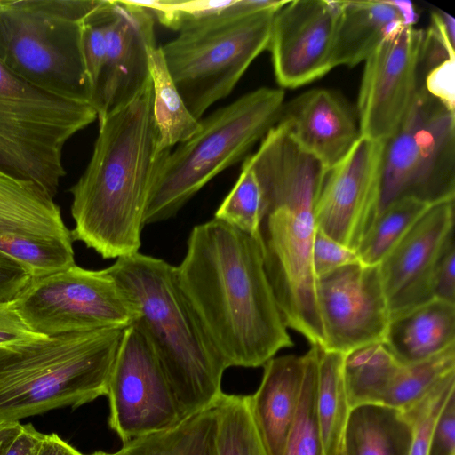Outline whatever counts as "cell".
Segmentation results:
<instances>
[{
  "mask_svg": "<svg viewBox=\"0 0 455 455\" xmlns=\"http://www.w3.org/2000/svg\"><path fill=\"white\" fill-rule=\"evenodd\" d=\"M406 197L431 205L455 197V111L429 94L424 84L385 141L379 214Z\"/></svg>",
  "mask_w": 455,
  "mask_h": 455,
  "instance_id": "cell-10",
  "label": "cell"
},
{
  "mask_svg": "<svg viewBox=\"0 0 455 455\" xmlns=\"http://www.w3.org/2000/svg\"><path fill=\"white\" fill-rule=\"evenodd\" d=\"M265 213L263 193L253 170L243 163L241 173L214 213V219L260 241Z\"/></svg>",
  "mask_w": 455,
  "mask_h": 455,
  "instance_id": "cell-32",
  "label": "cell"
},
{
  "mask_svg": "<svg viewBox=\"0 0 455 455\" xmlns=\"http://www.w3.org/2000/svg\"><path fill=\"white\" fill-rule=\"evenodd\" d=\"M279 122L327 170L341 162L361 138L356 111L334 91L315 88L284 104Z\"/></svg>",
  "mask_w": 455,
  "mask_h": 455,
  "instance_id": "cell-20",
  "label": "cell"
},
{
  "mask_svg": "<svg viewBox=\"0 0 455 455\" xmlns=\"http://www.w3.org/2000/svg\"><path fill=\"white\" fill-rule=\"evenodd\" d=\"M214 427L212 405L169 430L146 436L149 455H211Z\"/></svg>",
  "mask_w": 455,
  "mask_h": 455,
  "instance_id": "cell-33",
  "label": "cell"
},
{
  "mask_svg": "<svg viewBox=\"0 0 455 455\" xmlns=\"http://www.w3.org/2000/svg\"><path fill=\"white\" fill-rule=\"evenodd\" d=\"M113 4L114 1L103 0L82 24L83 57L92 93L105 61L107 35L113 16Z\"/></svg>",
  "mask_w": 455,
  "mask_h": 455,
  "instance_id": "cell-35",
  "label": "cell"
},
{
  "mask_svg": "<svg viewBox=\"0 0 455 455\" xmlns=\"http://www.w3.org/2000/svg\"><path fill=\"white\" fill-rule=\"evenodd\" d=\"M22 424L20 421L0 422V455H5L11 443L18 435Z\"/></svg>",
  "mask_w": 455,
  "mask_h": 455,
  "instance_id": "cell-47",
  "label": "cell"
},
{
  "mask_svg": "<svg viewBox=\"0 0 455 455\" xmlns=\"http://www.w3.org/2000/svg\"><path fill=\"white\" fill-rule=\"evenodd\" d=\"M33 281L22 264L0 251V304L13 302Z\"/></svg>",
  "mask_w": 455,
  "mask_h": 455,
  "instance_id": "cell-40",
  "label": "cell"
},
{
  "mask_svg": "<svg viewBox=\"0 0 455 455\" xmlns=\"http://www.w3.org/2000/svg\"><path fill=\"white\" fill-rule=\"evenodd\" d=\"M71 232L53 198L0 174V251L34 279L75 265Z\"/></svg>",
  "mask_w": 455,
  "mask_h": 455,
  "instance_id": "cell-13",
  "label": "cell"
},
{
  "mask_svg": "<svg viewBox=\"0 0 455 455\" xmlns=\"http://www.w3.org/2000/svg\"><path fill=\"white\" fill-rule=\"evenodd\" d=\"M339 455H344V454H343V452H342V450H341V451L339 453Z\"/></svg>",
  "mask_w": 455,
  "mask_h": 455,
  "instance_id": "cell-48",
  "label": "cell"
},
{
  "mask_svg": "<svg viewBox=\"0 0 455 455\" xmlns=\"http://www.w3.org/2000/svg\"><path fill=\"white\" fill-rule=\"evenodd\" d=\"M124 329L74 331L0 347V422L106 395Z\"/></svg>",
  "mask_w": 455,
  "mask_h": 455,
  "instance_id": "cell-5",
  "label": "cell"
},
{
  "mask_svg": "<svg viewBox=\"0 0 455 455\" xmlns=\"http://www.w3.org/2000/svg\"><path fill=\"white\" fill-rule=\"evenodd\" d=\"M444 41L455 49V20L445 12L435 9L431 12V24Z\"/></svg>",
  "mask_w": 455,
  "mask_h": 455,
  "instance_id": "cell-44",
  "label": "cell"
},
{
  "mask_svg": "<svg viewBox=\"0 0 455 455\" xmlns=\"http://www.w3.org/2000/svg\"><path fill=\"white\" fill-rule=\"evenodd\" d=\"M284 91L260 87L200 119L198 131L171 150L152 186L143 223L164 221L211 180L243 159L275 126Z\"/></svg>",
  "mask_w": 455,
  "mask_h": 455,
  "instance_id": "cell-6",
  "label": "cell"
},
{
  "mask_svg": "<svg viewBox=\"0 0 455 455\" xmlns=\"http://www.w3.org/2000/svg\"><path fill=\"white\" fill-rule=\"evenodd\" d=\"M424 86L427 92L455 111V59H449L430 70Z\"/></svg>",
  "mask_w": 455,
  "mask_h": 455,
  "instance_id": "cell-41",
  "label": "cell"
},
{
  "mask_svg": "<svg viewBox=\"0 0 455 455\" xmlns=\"http://www.w3.org/2000/svg\"><path fill=\"white\" fill-rule=\"evenodd\" d=\"M427 455H455V392L449 396L436 418Z\"/></svg>",
  "mask_w": 455,
  "mask_h": 455,
  "instance_id": "cell-39",
  "label": "cell"
},
{
  "mask_svg": "<svg viewBox=\"0 0 455 455\" xmlns=\"http://www.w3.org/2000/svg\"><path fill=\"white\" fill-rule=\"evenodd\" d=\"M255 172L265 204L260 226L264 267L288 328L323 347L312 267L315 201L326 173L278 122L244 161Z\"/></svg>",
  "mask_w": 455,
  "mask_h": 455,
  "instance_id": "cell-2",
  "label": "cell"
},
{
  "mask_svg": "<svg viewBox=\"0 0 455 455\" xmlns=\"http://www.w3.org/2000/svg\"><path fill=\"white\" fill-rule=\"evenodd\" d=\"M315 290L322 349L347 355L385 343L391 315L379 265H347L317 278Z\"/></svg>",
  "mask_w": 455,
  "mask_h": 455,
  "instance_id": "cell-14",
  "label": "cell"
},
{
  "mask_svg": "<svg viewBox=\"0 0 455 455\" xmlns=\"http://www.w3.org/2000/svg\"><path fill=\"white\" fill-rule=\"evenodd\" d=\"M155 20L136 1H114L105 61L91 100L99 123L130 103L151 82Z\"/></svg>",
  "mask_w": 455,
  "mask_h": 455,
  "instance_id": "cell-18",
  "label": "cell"
},
{
  "mask_svg": "<svg viewBox=\"0 0 455 455\" xmlns=\"http://www.w3.org/2000/svg\"><path fill=\"white\" fill-rule=\"evenodd\" d=\"M213 408L211 455H267L251 414L250 395L222 393Z\"/></svg>",
  "mask_w": 455,
  "mask_h": 455,
  "instance_id": "cell-29",
  "label": "cell"
},
{
  "mask_svg": "<svg viewBox=\"0 0 455 455\" xmlns=\"http://www.w3.org/2000/svg\"><path fill=\"white\" fill-rule=\"evenodd\" d=\"M89 455H149V451L146 436H143L124 443L117 451L106 452L99 451Z\"/></svg>",
  "mask_w": 455,
  "mask_h": 455,
  "instance_id": "cell-46",
  "label": "cell"
},
{
  "mask_svg": "<svg viewBox=\"0 0 455 455\" xmlns=\"http://www.w3.org/2000/svg\"><path fill=\"white\" fill-rule=\"evenodd\" d=\"M43 335L34 332L12 302L0 304V347L34 339Z\"/></svg>",
  "mask_w": 455,
  "mask_h": 455,
  "instance_id": "cell-42",
  "label": "cell"
},
{
  "mask_svg": "<svg viewBox=\"0 0 455 455\" xmlns=\"http://www.w3.org/2000/svg\"><path fill=\"white\" fill-rule=\"evenodd\" d=\"M430 206L411 197L396 200L387 206L356 250L360 262L379 265Z\"/></svg>",
  "mask_w": 455,
  "mask_h": 455,
  "instance_id": "cell-31",
  "label": "cell"
},
{
  "mask_svg": "<svg viewBox=\"0 0 455 455\" xmlns=\"http://www.w3.org/2000/svg\"><path fill=\"white\" fill-rule=\"evenodd\" d=\"M170 151L157 149L151 81L99 123L92 157L69 190L73 241L83 242L103 259L140 251L149 194Z\"/></svg>",
  "mask_w": 455,
  "mask_h": 455,
  "instance_id": "cell-3",
  "label": "cell"
},
{
  "mask_svg": "<svg viewBox=\"0 0 455 455\" xmlns=\"http://www.w3.org/2000/svg\"><path fill=\"white\" fill-rule=\"evenodd\" d=\"M106 396L109 427L123 444L184 419L156 354L133 324L123 331Z\"/></svg>",
  "mask_w": 455,
  "mask_h": 455,
  "instance_id": "cell-12",
  "label": "cell"
},
{
  "mask_svg": "<svg viewBox=\"0 0 455 455\" xmlns=\"http://www.w3.org/2000/svg\"><path fill=\"white\" fill-rule=\"evenodd\" d=\"M12 305L43 336L125 329L136 317L128 295L108 267L91 270L76 264L34 279Z\"/></svg>",
  "mask_w": 455,
  "mask_h": 455,
  "instance_id": "cell-11",
  "label": "cell"
},
{
  "mask_svg": "<svg viewBox=\"0 0 455 455\" xmlns=\"http://www.w3.org/2000/svg\"><path fill=\"white\" fill-rule=\"evenodd\" d=\"M318 354L319 347L315 345L307 351L308 360L299 406L283 455H323L315 409Z\"/></svg>",
  "mask_w": 455,
  "mask_h": 455,
  "instance_id": "cell-34",
  "label": "cell"
},
{
  "mask_svg": "<svg viewBox=\"0 0 455 455\" xmlns=\"http://www.w3.org/2000/svg\"><path fill=\"white\" fill-rule=\"evenodd\" d=\"M413 425L399 410L365 404L351 410L344 432V455H410Z\"/></svg>",
  "mask_w": 455,
  "mask_h": 455,
  "instance_id": "cell-24",
  "label": "cell"
},
{
  "mask_svg": "<svg viewBox=\"0 0 455 455\" xmlns=\"http://www.w3.org/2000/svg\"><path fill=\"white\" fill-rule=\"evenodd\" d=\"M149 68L157 149L164 152L191 138L198 131L200 120L187 108L169 73L161 46L150 50Z\"/></svg>",
  "mask_w": 455,
  "mask_h": 455,
  "instance_id": "cell-26",
  "label": "cell"
},
{
  "mask_svg": "<svg viewBox=\"0 0 455 455\" xmlns=\"http://www.w3.org/2000/svg\"><path fill=\"white\" fill-rule=\"evenodd\" d=\"M96 119L90 103L42 90L0 60V174L53 198L66 175V142Z\"/></svg>",
  "mask_w": 455,
  "mask_h": 455,
  "instance_id": "cell-8",
  "label": "cell"
},
{
  "mask_svg": "<svg viewBox=\"0 0 455 455\" xmlns=\"http://www.w3.org/2000/svg\"><path fill=\"white\" fill-rule=\"evenodd\" d=\"M358 262L355 250L341 244L316 228L312 248V267L315 279Z\"/></svg>",
  "mask_w": 455,
  "mask_h": 455,
  "instance_id": "cell-37",
  "label": "cell"
},
{
  "mask_svg": "<svg viewBox=\"0 0 455 455\" xmlns=\"http://www.w3.org/2000/svg\"><path fill=\"white\" fill-rule=\"evenodd\" d=\"M108 269L132 303V324L156 354L183 419L212 406L227 368L185 298L175 266L138 251Z\"/></svg>",
  "mask_w": 455,
  "mask_h": 455,
  "instance_id": "cell-4",
  "label": "cell"
},
{
  "mask_svg": "<svg viewBox=\"0 0 455 455\" xmlns=\"http://www.w3.org/2000/svg\"><path fill=\"white\" fill-rule=\"evenodd\" d=\"M345 355L319 347L315 409L323 455H339L351 411L343 378Z\"/></svg>",
  "mask_w": 455,
  "mask_h": 455,
  "instance_id": "cell-25",
  "label": "cell"
},
{
  "mask_svg": "<svg viewBox=\"0 0 455 455\" xmlns=\"http://www.w3.org/2000/svg\"><path fill=\"white\" fill-rule=\"evenodd\" d=\"M385 344L403 364L455 346V304L434 299L392 318Z\"/></svg>",
  "mask_w": 455,
  "mask_h": 455,
  "instance_id": "cell-22",
  "label": "cell"
},
{
  "mask_svg": "<svg viewBox=\"0 0 455 455\" xmlns=\"http://www.w3.org/2000/svg\"><path fill=\"white\" fill-rule=\"evenodd\" d=\"M424 30L402 26L364 60L356 114L361 136L386 141L407 115L422 83L419 62Z\"/></svg>",
  "mask_w": 455,
  "mask_h": 455,
  "instance_id": "cell-15",
  "label": "cell"
},
{
  "mask_svg": "<svg viewBox=\"0 0 455 455\" xmlns=\"http://www.w3.org/2000/svg\"><path fill=\"white\" fill-rule=\"evenodd\" d=\"M385 141L365 137L347 156L326 171L315 204L316 228L357 250L379 210Z\"/></svg>",
  "mask_w": 455,
  "mask_h": 455,
  "instance_id": "cell-16",
  "label": "cell"
},
{
  "mask_svg": "<svg viewBox=\"0 0 455 455\" xmlns=\"http://www.w3.org/2000/svg\"><path fill=\"white\" fill-rule=\"evenodd\" d=\"M340 1H288L275 13L267 49L281 87L294 89L333 68Z\"/></svg>",
  "mask_w": 455,
  "mask_h": 455,
  "instance_id": "cell-17",
  "label": "cell"
},
{
  "mask_svg": "<svg viewBox=\"0 0 455 455\" xmlns=\"http://www.w3.org/2000/svg\"><path fill=\"white\" fill-rule=\"evenodd\" d=\"M37 455H84L57 434L45 435Z\"/></svg>",
  "mask_w": 455,
  "mask_h": 455,
  "instance_id": "cell-45",
  "label": "cell"
},
{
  "mask_svg": "<svg viewBox=\"0 0 455 455\" xmlns=\"http://www.w3.org/2000/svg\"><path fill=\"white\" fill-rule=\"evenodd\" d=\"M308 355L273 357L264 365L250 406L267 455H283L297 413Z\"/></svg>",
  "mask_w": 455,
  "mask_h": 455,
  "instance_id": "cell-21",
  "label": "cell"
},
{
  "mask_svg": "<svg viewBox=\"0 0 455 455\" xmlns=\"http://www.w3.org/2000/svg\"><path fill=\"white\" fill-rule=\"evenodd\" d=\"M402 26L406 25L395 0L340 1L333 68L354 67L364 61Z\"/></svg>",
  "mask_w": 455,
  "mask_h": 455,
  "instance_id": "cell-23",
  "label": "cell"
},
{
  "mask_svg": "<svg viewBox=\"0 0 455 455\" xmlns=\"http://www.w3.org/2000/svg\"><path fill=\"white\" fill-rule=\"evenodd\" d=\"M103 0H0V60L60 98L90 103L82 24Z\"/></svg>",
  "mask_w": 455,
  "mask_h": 455,
  "instance_id": "cell-7",
  "label": "cell"
},
{
  "mask_svg": "<svg viewBox=\"0 0 455 455\" xmlns=\"http://www.w3.org/2000/svg\"><path fill=\"white\" fill-rule=\"evenodd\" d=\"M401 364L385 343L369 345L345 355L343 378L350 409L384 404Z\"/></svg>",
  "mask_w": 455,
  "mask_h": 455,
  "instance_id": "cell-27",
  "label": "cell"
},
{
  "mask_svg": "<svg viewBox=\"0 0 455 455\" xmlns=\"http://www.w3.org/2000/svg\"><path fill=\"white\" fill-rule=\"evenodd\" d=\"M433 299L455 304V245L451 236L441 251L431 276Z\"/></svg>",
  "mask_w": 455,
  "mask_h": 455,
  "instance_id": "cell-38",
  "label": "cell"
},
{
  "mask_svg": "<svg viewBox=\"0 0 455 455\" xmlns=\"http://www.w3.org/2000/svg\"><path fill=\"white\" fill-rule=\"evenodd\" d=\"M267 9L179 33L161 46L169 73L192 116L226 98L267 49L275 13Z\"/></svg>",
  "mask_w": 455,
  "mask_h": 455,
  "instance_id": "cell-9",
  "label": "cell"
},
{
  "mask_svg": "<svg viewBox=\"0 0 455 455\" xmlns=\"http://www.w3.org/2000/svg\"><path fill=\"white\" fill-rule=\"evenodd\" d=\"M455 374V346L414 363H402L390 385L383 405L406 412L433 391L449 376Z\"/></svg>",
  "mask_w": 455,
  "mask_h": 455,
  "instance_id": "cell-30",
  "label": "cell"
},
{
  "mask_svg": "<svg viewBox=\"0 0 455 455\" xmlns=\"http://www.w3.org/2000/svg\"><path fill=\"white\" fill-rule=\"evenodd\" d=\"M453 228L454 199L432 204L379 264L391 319L434 299L433 269Z\"/></svg>",
  "mask_w": 455,
  "mask_h": 455,
  "instance_id": "cell-19",
  "label": "cell"
},
{
  "mask_svg": "<svg viewBox=\"0 0 455 455\" xmlns=\"http://www.w3.org/2000/svg\"><path fill=\"white\" fill-rule=\"evenodd\" d=\"M455 392V374L448 377L419 404L403 412L413 425L410 455H427L432 429L449 396Z\"/></svg>",
  "mask_w": 455,
  "mask_h": 455,
  "instance_id": "cell-36",
  "label": "cell"
},
{
  "mask_svg": "<svg viewBox=\"0 0 455 455\" xmlns=\"http://www.w3.org/2000/svg\"><path fill=\"white\" fill-rule=\"evenodd\" d=\"M179 285L225 367L263 366L291 347L259 240L212 219L195 226Z\"/></svg>",
  "mask_w": 455,
  "mask_h": 455,
  "instance_id": "cell-1",
  "label": "cell"
},
{
  "mask_svg": "<svg viewBox=\"0 0 455 455\" xmlns=\"http://www.w3.org/2000/svg\"><path fill=\"white\" fill-rule=\"evenodd\" d=\"M44 436L45 434L36 430L32 424H22L5 455H37Z\"/></svg>",
  "mask_w": 455,
  "mask_h": 455,
  "instance_id": "cell-43",
  "label": "cell"
},
{
  "mask_svg": "<svg viewBox=\"0 0 455 455\" xmlns=\"http://www.w3.org/2000/svg\"><path fill=\"white\" fill-rule=\"evenodd\" d=\"M287 2L278 0L136 1L138 4L148 9L156 20L179 33L244 14L281 8Z\"/></svg>",
  "mask_w": 455,
  "mask_h": 455,
  "instance_id": "cell-28",
  "label": "cell"
}]
</instances>
